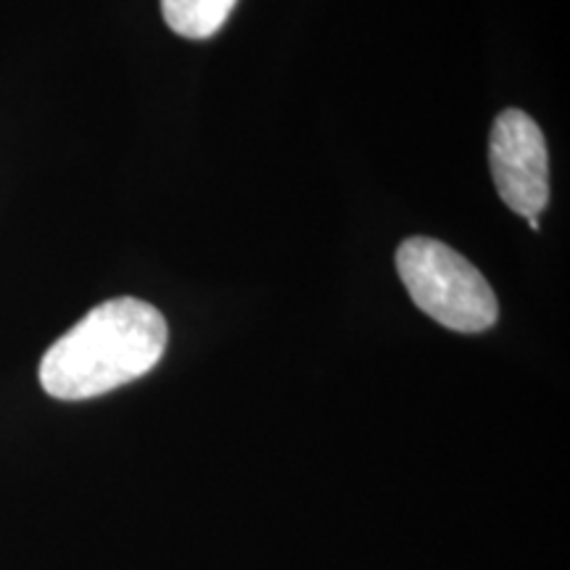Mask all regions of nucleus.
<instances>
[{
    "mask_svg": "<svg viewBox=\"0 0 570 570\" xmlns=\"http://www.w3.org/2000/svg\"><path fill=\"white\" fill-rule=\"evenodd\" d=\"M235 3L238 0H161V11L180 38L206 40L223 30Z\"/></svg>",
    "mask_w": 570,
    "mask_h": 570,
    "instance_id": "20e7f679",
    "label": "nucleus"
},
{
    "mask_svg": "<svg viewBox=\"0 0 570 570\" xmlns=\"http://www.w3.org/2000/svg\"><path fill=\"white\" fill-rule=\"evenodd\" d=\"M167 348V320L140 298L104 302L48 348L40 386L61 402L104 396L159 365Z\"/></svg>",
    "mask_w": 570,
    "mask_h": 570,
    "instance_id": "f257e3e1",
    "label": "nucleus"
},
{
    "mask_svg": "<svg viewBox=\"0 0 570 570\" xmlns=\"http://www.w3.org/2000/svg\"><path fill=\"white\" fill-rule=\"evenodd\" d=\"M489 167L502 202L537 219L550 204V154L544 132L525 111L508 109L491 125Z\"/></svg>",
    "mask_w": 570,
    "mask_h": 570,
    "instance_id": "7ed1b4c3",
    "label": "nucleus"
},
{
    "mask_svg": "<svg viewBox=\"0 0 570 570\" xmlns=\"http://www.w3.org/2000/svg\"><path fill=\"white\" fill-rule=\"evenodd\" d=\"M396 269L412 302L449 331L483 333L499 320L497 294L481 269L441 240L407 238Z\"/></svg>",
    "mask_w": 570,
    "mask_h": 570,
    "instance_id": "f03ea898",
    "label": "nucleus"
}]
</instances>
